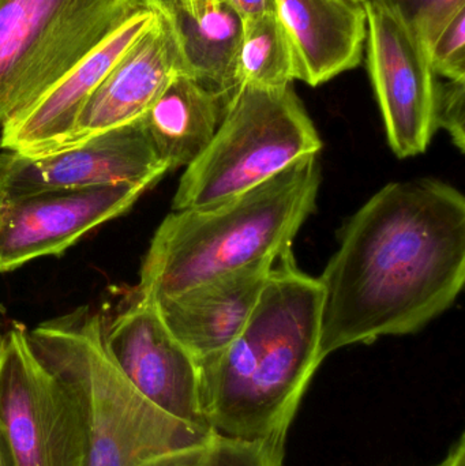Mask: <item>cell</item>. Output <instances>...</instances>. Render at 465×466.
Here are the masks:
<instances>
[{"label":"cell","instance_id":"1","mask_svg":"<svg viewBox=\"0 0 465 466\" xmlns=\"http://www.w3.org/2000/svg\"><path fill=\"white\" fill-rule=\"evenodd\" d=\"M318 277L321 355L417 333L465 282V197L434 177L393 182L341 229Z\"/></svg>","mask_w":465,"mask_h":466},{"label":"cell","instance_id":"2","mask_svg":"<svg viewBox=\"0 0 465 466\" xmlns=\"http://www.w3.org/2000/svg\"><path fill=\"white\" fill-rule=\"evenodd\" d=\"M322 289L292 248L270 270L245 328L220 352L197 361L199 396L215 434L286 442L303 394L324 361Z\"/></svg>","mask_w":465,"mask_h":466},{"label":"cell","instance_id":"3","mask_svg":"<svg viewBox=\"0 0 465 466\" xmlns=\"http://www.w3.org/2000/svg\"><path fill=\"white\" fill-rule=\"evenodd\" d=\"M321 186L308 156L217 207L172 212L142 263L136 298L158 301L259 263H275L316 209Z\"/></svg>","mask_w":465,"mask_h":466},{"label":"cell","instance_id":"4","mask_svg":"<svg viewBox=\"0 0 465 466\" xmlns=\"http://www.w3.org/2000/svg\"><path fill=\"white\" fill-rule=\"evenodd\" d=\"M104 330L97 312L79 309L26 331L33 347L56 356L84 386L92 424L90 466H139L215 434L168 415L142 396L106 356Z\"/></svg>","mask_w":465,"mask_h":466},{"label":"cell","instance_id":"5","mask_svg":"<svg viewBox=\"0 0 465 466\" xmlns=\"http://www.w3.org/2000/svg\"><path fill=\"white\" fill-rule=\"evenodd\" d=\"M321 149L318 131L292 85H240L209 147L186 167L172 210L217 207Z\"/></svg>","mask_w":465,"mask_h":466},{"label":"cell","instance_id":"6","mask_svg":"<svg viewBox=\"0 0 465 466\" xmlns=\"http://www.w3.org/2000/svg\"><path fill=\"white\" fill-rule=\"evenodd\" d=\"M149 10V0H0V126Z\"/></svg>","mask_w":465,"mask_h":466},{"label":"cell","instance_id":"7","mask_svg":"<svg viewBox=\"0 0 465 466\" xmlns=\"http://www.w3.org/2000/svg\"><path fill=\"white\" fill-rule=\"evenodd\" d=\"M0 426L16 466H90L92 424L84 386L62 360L5 334L0 355Z\"/></svg>","mask_w":465,"mask_h":466},{"label":"cell","instance_id":"8","mask_svg":"<svg viewBox=\"0 0 465 466\" xmlns=\"http://www.w3.org/2000/svg\"><path fill=\"white\" fill-rule=\"evenodd\" d=\"M368 21L369 71L384 117L388 142L399 158L428 150L434 134L436 74L423 41L385 0H363Z\"/></svg>","mask_w":465,"mask_h":466},{"label":"cell","instance_id":"9","mask_svg":"<svg viewBox=\"0 0 465 466\" xmlns=\"http://www.w3.org/2000/svg\"><path fill=\"white\" fill-rule=\"evenodd\" d=\"M141 119L44 155H0V201L116 183L153 186L168 172Z\"/></svg>","mask_w":465,"mask_h":466},{"label":"cell","instance_id":"10","mask_svg":"<svg viewBox=\"0 0 465 466\" xmlns=\"http://www.w3.org/2000/svg\"><path fill=\"white\" fill-rule=\"evenodd\" d=\"M149 187L125 182L0 201V273L62 254L96 227L127 212Z\"/></svg>","mask_w":465,"mask_h":466},{"label":"cell","instance_id":"11","mask_svg":"<svg viewBox=\"0 0 465 466\" xmlns=\"http://www.w3.org/2000/svg\"><path fill=\"white\" fill-rule=\"evenodd\" d=\"M103 345L112 363L156 407L212 431L202 412L196 359L167 328L155 301L136 298L104 330Z\"/></svg>","mask_w":465,"mask_h":466},{"label":"cell","instance_id":"12","mask_svg":"<svg viewBox=\"0 0 465 466\" xmlns=\"http://www.w3.org/2000/svg\"><path fill=\"white\" fill-rule=\"evenodd\" d=\"M156 18L155 10L134 16L35 103L10 117L3 125L0 147L5 152L35 156L62 147L90 96Z\"/></svg>","mask_w":465,"mask_h":466},{"label":"cell","instance_id":"13","mask_svg":"<svg viewBox=\"0 0 465 466\" xmlns=\"http://www.w3.org/2000/svg\"><path fill=\"white\" fill-rule=\"evenodd\" d=\"M179 73L182 63L174 30L157 13L149 29L139 35L90 96L70 137L60 147L141 119Z\"/></svg>","mask_w":465,"mask_h":466},{"label":"cell","instance_id":"14","mask_svg":"<svg viewBox=\"0 0 465 466\" xmlns=\"http://www.w3.org/2000/svg\"><path fill=\"white\" fill-rule=\"evenodd\" d=\"M275 263L239 268L155 303L175 339L196 361L202 360L245 328Z\"/></svg>","mask_w":465,"mask_h":466},{"label":"cell","instance_id":"15","mask_svg":"<svg viewBox=\"0 0 465 466\" xmlns=\"http://www.w3.org/2000/svg\"><path fill=\"white\" fill-rule=\"evenodd\" d=\"M297 79L318 86L362 62L368 21L354 0H275Z\"/></svg>","mask_w":465,"mask_h":466},{"label":"cell","instance_id":"16","mask_svg":"<svg viewBox=\"0 0 465 466\" xmlns=\"http://www.w3.org/2000/svg\"><path fill=\"white\" fill-rule=\"evenodd\" d=\"M226 106V100L179 73L141 122L160 160L168 169L180 168L193 164L209 147Z\"/></svg>","mask_w":465,"mask_h":466},{"label":"cell","instance_id":"17","mask_svg":"<svg viewBox=\"0 0 465 466\" xmlns=\"http://www.w3.org/2000/svg\"><path fill=\"white\" fill-rule=\"evenodd\" d=\"M177 38L182 73L228 103L238 87L237 70L243 24L221 2L191 14L182 7L168 21Z\"/></svg>","mask_w":465,"mask_h":466},{"label":"cell","instance_id":"18","mask_svg":"<svg viewBox=\"0 0 465 466\" xmlns=\"http://www.w3.org/2000/svg\"><path fill=\"white\" fill-rule=\"evenodd\" d=\"M238 86L281 89L297 79L294 52L276 10L243 24L238 56Z\"/></svg>","mask_w":465,"mask_h":466},{"label":"cell","instance_id":"19","mask_svg":"<svg viewBox=\"0 0 465 466\" xmlns=\"http://www.w3.org/2000/svg\"><path fill=\"white\" fill-rule=\"evenodd\" d=\"M283 459L284 442L213 434L198 445L161 454L139 466H283Z\"/></svg>","mask_w":465,"mask_h":466},{"label":"cell","instance_id":"20","mask_svg":"<svg viewBox=\"0 0 465 466\" xmlns=\"http://www.w3.org/2000/svg\"><path fill=\"white\" fill-rule=\"evenodd\" d=\"M436 76L465 81V8L459 11L426 46Z\"/></svg>","mask_w":465,"mask_h":466},{"label":"cell","instance_id":"21","mask_svg":"<svg viewBox=\"0 0 465 466\" xmlns=\"http://www.w3.org/2000/svg\"><path fill=\"white\" fill-rule=\"evenodd\" d=\"M428 46L440 30L464 10L465 0H385Z\"/></svg>","mask_w":465,"mask_h":466},{"label":"cell","instance_id":"22","mask_svg":"<svg viewBox=\"0 0 465 466\" xmlns=\"http://www.w3.org/2000/svg\"><path fill=\"white\" fill-rule=\"evenodd\" d=\"M436 128H444L453 145L465 152V81L437 84L434 101Z\"/></svg>","mask_w":465,"mask_h":466},{"label":"cell","instance_id":"23","mask_svg":"<svg viewBox=\"0 0 465 466\" xmlns=\"http://www.w3.org/2000/svg\"><path fill=\"white\" fill-rule=\"evenodd\" d=\"M218 2L228 5L239 16L242 24L261 18L275 11V0H218Z\"/></svg>","mask_w":465,"mask_h":466},{"label":"cell","instance_id":"24","mask_svg":"<svg viewBox=\"0 0 465 466\" xmlns=\"http://www.w3.org/2000/svg\"><path fill=\"white\" fill-rule=\"evenodd\" d=\"M149 3L153 10L167 21H171L180 8L186 7L185 0H149Z\"/></svg>","mask_w":465,"mask_h":466},{"label":"cell","instance_id":"25","mask_svg":"<svg viewBox=\"0 0 465 466\" xmlns=\"http://www.w3.org/2000/svg\"><path fill=\"white\" fill-rule=\"evenodd\" d=\"M0 466H16L15 459H14L13 451H11L2 426H0Z\"/></svg>","mask_w":465,"mask_h":466},{"label":"cell","instance_id":"26","mask_svg":"<svg viewBox=\"0 0 465 466\" xmlns=\"http://www.w3.org/2000/svg\"><path fill=\"white\" fill-rule=\"evenodd\" d=\"M442 466H464V443L463 438L459 441L458 448L453 449V453Z\"/></svg>","mask_w":465,"mask_h":466},{"label":"cell","instance_id":"27","mask_svg":"<svg viewBox=\"0 0 465 466\" xmlns=\"http://www.w3.org/2000/svg\"><path fill=\"white\" fill-rule=\"evenodd\" d=\"M186 8L190 11L191 14L197 13L199 8L204 5H210V3L218 2V0H185Z\"/></svg>","mask_w":465,"mask_h":466},{"label":"cell","instance_id":"28","mask_svg":"<svg viewBox=\"0 0 465 466\" xmlns=\"http://www.w3.org/2000/svg\"><path fill=\"white\" fill-rule=\"evenodd\" d=\"M3 341H5V337L2 336V333H0V355H2L3 350Z\"/></svg>","mask_w":465,"mask_h":466},{"label":"cell","instance_id":"29","mask_svg":"<svg viewBox=\"0 0 465 466\" xmlns=\"http://www.w3.org/2000/svg\"><path fill=\"white\" fill-rule=\"evenodd\" d=\"M354 2L362 3L363 0H354Z\"/></svg>","mask_w":465,"mask_h":466}]
</instances>
